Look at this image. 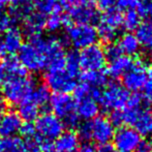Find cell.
I'll use <instances>...</instances> for the list:
<instances>
[{"mask_svg": "<svg viewBox=\"0 0 152 152\" xmlns=\"http://www.w3.org/2000/svg\"><path fill=\"white\" fill-rule=\"evenodd\" d=\"M65 56L63 45L55 37L37 36L30 38L27 44L19 50L21 65L25 70L38 72L44 69H54L65 66Z\"/></svg>", "mask_w": 152, "mask_h": 152, "instance_id": "1", "label": "cell"}, {"mask_svg": "<svg viewBox=\"0 0 152 152\" xmlns=\"http://www.w3.org/2000/svg\"><path fill=\"white\" fill-rule=\"evenodd\" d=\"M114 134L115 126L111 119L104 116H96L79 126L78 137L85 142L93 141L100 146H106L113 140Z\"/></svg>", "mask_w": 152, "mask_h": 152, "instance_id": "2", "label": "cell"}, {"mask_svg": "<svg viewBox=\"0 0 152 152\" xmlns=\"http://www.w3.org/2000/svg\"><path fill=\"white\" fill-rule=\"evenodd\" d=\"M35 86L34 80L26 76V74L22 76L8 77L2 85V96L5 102L19 106L30 96Z\"/></svg>", "mask_w": 152, "mask_h": 152, "instance_id": "3", "label": "cell"}, {"mask_svg": "<svg viewBox=\"0 0 152 152\" xmlns=\"http://www.w3.org/2000/svg\"><path fill=\"white\" fill-rule=\"evenodd\" d=\"M49 104L53 114L60 119L64 125L69 127L78 125L80 118L77 114L76 100L69 94H55L54 96H51Z\"/></svg>", "mask_w": 152, "mask_h": 152, "instance_id": "4", "label": "cell"}, {"mask_svg": "<svg viewBox=\"0 0 152 152\" xmlns=\"http://www.w3.org/2000/svg\"><path fill=\"white\" fill-rule=\"evenodd\" d=\"M35 136L42 143H50L57 140L63 132L64 124L53 113H44L35 119L33 124Z\"/></svg>", "mask_w": 152, "mask_h": 152, "instance_id": "5", "label": "cell"}, {"mask_svg": "<svg viewBox=\"0 0 152 152\" xmlns=\"http://www.w3.org/2000/svg\"><path fill=\"white\" fill-rule=\"evenodd\" d=\"M65 42L76 49H86L95 45L98 39L97 31L93 25L72 24L67 27L64 34Z\"/></svg>", "mask_w": 152, "mask_h": 152, "instance_id": "6", "label": "cell"}, {"mask_svg": "<svg viewBox=\"0 0 152 152\" xmlns=\"http://www.w3.org/2000/svg\"><path fill=\"white\" fill-rule=\"evenodd\" d=\"M77 77L74 76L64 67L48 69L45 81L49 90L54 91L56 94H68L75 91L77 87Z\"/></svg>", "mask_w": 152, "mask_h": 152, "instance_id": "7", "label": "cell"}, {"mask_svg": "<svg viewBox=\"0 0 152 152\" xmlns=\"http://www.w3.org/2000/svg\"><path fill=\"white\" fill-rule=\"evenodd\" d=\"M129 96V92L122 85L113 82L100 92L99 102L104 110L114 113L122 110L126 106Z\"/></svg>", "mask_w": 152, "mask_h": 152, "instance_id": "8", "label": "cell"}, {"mask_svg": "<svg viewBox=\"0 0 152 152\" xmlns=\"http://www.w3.org/2000/svg\"><path fill=\"white\" fill-rule=\"evenodd\" d=\"M79 62L80 67L85 72L102 70L107 62L104 48L95 44L83 49L81 53H79Z\"/></svg>", "mask_w": 152, "mask_h": 152, "instance_id": "9", "label": "cell"}, {"mask_svg": "<svg viewBox=\"0 0 152 152\" xmlns=\"http://www.w3.org/2000/svg\"><path fill=\"white\" fill-rule=\"evenodd\" d=\"M149 70L146 64L142 60H137L132 62V67L122 77V86L128 92H137L142 90L148 79Z\"/></svg>", "mask_w": 152, "mask_h": 152, "instance_id": "10", "label": "cell"}, {"mask_svg": "<svg viewBox=\"0 0 152 152\" xmlns=\"http://www.w3.org/2000/svg\"><path fill=\"white\" fill-rule=\"evenodd\" d=\"M141 141V136L130 126H120L113 137L114 148L118 152H136Z\"/></svg>", "mask_w": 152, "mask_h": 152, "instance_id": "11", "label": "cell"}, {"mask_svg": "<svg viewBox=\"0 0 152 152\" xmlns=\"http://www.w3.org/2000/svg\"><path fill=\"white\" fill-rule=\"evenodd\" d=\"M99 97L100 92L81 96L76 98V108L78 117L86 121L92 120L98 115L99 112Z\"/></svg>", "mask_w": 152, "mask_h": 152, "instance_id": "12", "label": "cell"}, {"mask_svg": "<svg viewBox=\"0 0 152 152\" xmlns=\"http://www.w3.org/2000/svg\"><path fill=\"white\" fill-rule=\"evenodd\" d=\"M66 18H67V21L74 22V24L86 25H92L93 23L98 22L99 20L97 10L95 8V6L92 5V3L81 4V5L68 7Z\"/></svg>", "mask_w": 152, "mask_h": 152, "instance_id": "13", "label": "cell"}, {"mask_svg": "<svg viewBox=\"0 0 152 152\" xmlns=\"http://www.w3.org/2000/svg\"><path fill=\"white\" fill-rule=\"evenodd\" d=\"M22 126V119L16 112H5L0 117V134L5 139L16 137L21 132Z\"/></svg>", "mask_w": 152, "mask_h": 152, "instance_id": "14", "label": "cell"}, {"mask_svg": "<svg viewBox=\"0 0 152 152\" xmlns=\"http://www.w3.org/2000/svg\"><path fill=\"white\" fill-rule=\"evenodd\" d=\"M0 42H1L4 53L12 54V53L19 52L21 47L23 46L22 32L16 27H10L4 32L2 40Z\"/></svg>", "mask_w": 152, "mask_h": 152, "instance_id": "15", "label": "cell"}, {"mask_svg": "<svg viewBox=\"0 0 152 152\" xmlns=\"http://www.w3.org/2000/svg\"><path fill=\"white\" fill-rule=\"evenodd\" d=\"M45 28H46V17L37 12H32L24 20V32L30 38L40 36Z\"/></svg>", "mask_w": 152, "mask_h": 152, "instance_id": "16", "label": "cell"}, {"mask_svg": "<svg viewBox=\"0 0 152 152\" xmlns=\"http://www.w3.org/2000/svg\"><path fill=\"white\" fill-rule=\"evenodd\" d=\"M132 126L141 137H152V110L141 109Z\"/></svg>", "mask_w": 152, "mask_h": 152, "instance_id": "17", "label": "cell"}, {"mask_svg": "<svg viewBox=\"0 0 152 152\" xmlns=\"http://www.w3.org/2000/svg\"><path fill=\"white\" fill-rule=\"evenodd\" d=\"M132 62L134 61H132V57L126 56V55H121L118 58L110 61L107 75H109L114 79L121 78L132 67Z\"/></svg>", "mask_w": 152, "mask_h": 152, "instance_id": "18", "label": "cell"}, {"mask_svg": "<svg viewBox=\"0 0 152 152\" xmlns=\"http://www.w3.org/2000/svg\"><path fill=\"white\" fill-rule=\"evenodd\" d=\"M79 146V137L76 132L68 130L63 132L57 138L55 147L59 152H74Z\"/></svg>", "mask_w": 152, "mask_h": 152, "instance_id": "19", "label": "cell"}, {"mask_svg": "<svg viewBox=\"0 0 152 152\" xmlns=\"http://www.w3.org/2000/svg\"><path fill=\"white\" fill-rule=\"evenodd\" d=\"M134 35L140 44V47L148 53H152V23H141L140 26L136 29Z\"/></svg>", "mask_w": 152, "mask_h": 152, "instance_id": "20", "label": "cell"}, {"mask_svg": "<svg viewBox=\"0 0 152 152\" xmlns=\"http://www.w3.org/2000/svg\"><path fill=\"white\" fill-rule=\"evenodd\" d=\"M120 48L122 54H126V56H136L140 52V44L137 39L136 35L130 32L123 34L119 39V42L117 44Z\"/></svg>", "mask_w": 152, "mask_h": 152, "instance_id": "21", "label": "cell"}, {"mask_svg": "<svg viewBox=\"0 0 152 152\" xmlns=\"http://www.w3.org/2000/svg\"><path fill=\"white\" fill-rule=\"evenodd\" d=\"M37 12L42 16H50L55 12H62V10L65 7L63 0H34Z\"/></svg>", "mask_w": 152, "mask_h": 152, "instance_id": "22", "label": "cell"}, {"mask_svg": "<svg viewBox=\"0 0 152 152\" xmlns=\"http://www.w3.org/2000/svg\"><path fill=\"white\" fill-rule=\"evenodd\" d=\"M39 111L40 109L33 102H31L29 98H27L25 102L19 104L18 114L22 120L24 119V120L30 122L39 116Z\"/></svg>", "mask_w": 152, "mask_h": 152, "instance_id": "23", "label": "cell"}, {"mask_svg": "<svg viewBox=\"0 0 152 152\" xmlns=\"http://www.w3.org/2000/svg\"><path fill=\"white\" fill-rule=\"evenodd\" d=\"M28 98L31 102H33L38 108L42 109L50 102V90L45 85H36Z\"/></svg>", "mask_w": 152, "mask_h": 152, "instance_id": "24", "label": "cell"}, {"mask_svg": "<svg viewBox=\"0 0 152 152\" xmlns=\"http://www.w3.org/2000/svg\"><path fill=\"white\" fill-rule=\"evenodd\" d=\"M1 152H32L27 144L20 138H8L1 141Z\"/></svg>", "mask_w": 152, "mask_h": 152, "instance_id": "25", "label": "cell"}, {"mask_svg": "<svg viewBox=\"0 0 152 152\" xmlns=\"http://www.w3.org/2000/svg\"><path fill=\"white\" fill-rule=\"evenodd\" d=\"M98 22L104 23L107 26H110L112 28L119 30L122 26V22H123V15L121 14V12L118 8H115V10L104 12L99 18Z\"/></svg>", "mask_w": 152, "mask_h": 152, "instance_id": "26", "label": "cell"}, {"mask_svg": "<svg viewBox=\"0 0 152 152\" xmlns=\"http://www.w3.org/2000/svg\"><path fill=\"white\" fill-rule=\"evenodd\" d=\"M82 81L86 84L90 85L92 87L98 88L107 84L108 81V75L102 70L97 72H85L82 75Z\"/></svg>", "mask_w": 152, "mask_h": 152, "instance_id": "27", "label": "cell"}, {"mask_svg": "<svg viewBox=\"0 0 152 152\" xmlns=\"http://www.w3.org/2000/svg\"><path fill=\"white\" fill-rule=\"evenodd\" d=\"M141 24V17L139 16L136 8L127 10L125 15L123 16V22L122 26L124 27L126 31H136V29Z\"/></svg>", "mask_w": 152, "mask_h": 152, "instance_id": "28", "label": "cell"}, {"mask_svg": "<svg viewBox=\"0 0 152 152\" xmlns=\"http://www.w3.org/2000/svg\"><path fill=\"white\" fill-rule=\"evenodd\" d=\"M68 21L65 15L62 12H55L46 18V28L51 32L58 31Z\"/></svg>", "mask_w": 152, "mask_h": 152, "instance_id": "29", "label": "cell"}, {"mask_svg": "<svg viewBox=\"0 0 152 152\" xmlns=\"http://www.w3.org/2000/svg\"><path fill=\"white\" fill-rule=\"evenodd\" d=\"M4 68H5V72L7 74L8 77H16V76H22L25 75V69L23 68V66L21 65L20 61L18 60V58H15V57H8L5 60L2 62Z\"/></svg>", "mask_w": 152, "mask_h": 152, "instance_id": "30", "label": "cell"}, {"mask_svg": "<svg viewBox=\"0 0 152 152\" xmlns=\"http://www.w3.org/2000/svg\"><path fill=\"white\" fill-rule=\"evenodd\" d=\"M65 68L74 76H78L80 72V62H79V53L77 51H70L65 56Z\"/></svg>", "mask_w": 152, "mask_h": 152, "instance_id": "31", "label": "cell"}, {"mask_svg": "<svg viewBox=\"0 0 152 152\" xmlns=\"http://www.w3.org/2000/svg\"><path fill=\"white\" fill-rule=\"evenodd\" d=\"M136 10L138 12L139 16L141 18H145L147 20H152V4L147 0L139 1L138 5L136 7Z\"/></svg>", "mask_w": 152, "mask_h": 152, "instance_id": "32", "label": "cell"}, {"mask_svg": "<svg viewBox=\"0 0 152 152\" xmlns=\"http://www.w3.org/2000/svg\"><path fill=\"white\" fill-rule=\"evenodd\" d=\"M104 55H106L107 60L109 61H112L114 59L118 58L121 55H123L117 44H109L108 47L106 49H104Z\"/></svg>", "mask_w": 152, "mask_h": 152, "instance_id": "33", "label": "cell"}, {"mask_svg": "<svg viewBox=\"0 0 152 152\" xmlns=\"http://www.w3.org/2000/svg\"><path fill=\"white\" fill-rule=\"evenodd\" d=\"M143 99L146 100L148 104H152V72H149L148 79L146 84L143 87Z\"/></svg>", "mask_w": 152, "mask_h": 152, "instance_id": "34", "label": "cell"}, {"mask_svg": "<svg viewBox=\"0 0 152 152\" xmlns=\"http://www.w3.org/2000/svg\"><path fill=\"white\" fill-rule=\"evenodd\" d=\"M118 3V0H96V5L102 12H109V10H115Z\"/></svg>", "mask_w": 152, "mask_h": 152, "instance_id": "35", "label": "cell"}, {"mask_svg": "<svg viewBox=\"0 0 152 152\" xmlns=\"http://www.w3.org/2000/svg\"><path fill=\"white\" fill-rule=\"evenodd\" d=\"M12 19L8 16H4V15H0V33L5 32L8 28H10L12 25Z\"/></svg>", "mask_w": 152, "mask_h": 152, "instance_id": "36", "label": "cell"}, {"mask_svg": "<svg viewBox=\"0 0 152 152\" xmlns=\"http://www.w3.org/2000/svg\"><path fill=\"white\" fill-rule=\"evenodd\" d=\"M74 152H95V147L90 142H84L82 144H79Z\"/></svg>", "mask_w": 152, "mask_h": 152, "instance_id": "37", "label": "cell"}, {"mask_svg": "<svg viewBox=\"0 0 152 152\" xmlns=\"http://www.w3.org/2000/svg\"><path fill=\"white\" fill-rule=\"evenodd\" d=\"M136 152H152V141H141Z\"/></svg>", "mask_w": 152, "mask_h": 152, "instance_id": "38", "label": "cell"}, {"mask_svg": "<svg viewBox=\"0 0 152 152\" xmlns=\"http://www.w3.org/2000/svg\"><path fill=\"white\" fill-rule=\"evenodd\" d=\"M65 7H72L75 5H81V4H89L92 3L93 0H63Z\"/></svg>", "mask_w": 152, "mask_h": 152, "instance_id": "39", "label": "cell"}, {"mask_svg": "<svg viewBox=\"0 0 152 152\" xmlns=\"http://www.w3.org/2000/svg\"><path fill=\"white\" fill-rule=\"evenodd\" d=\"M7 2L12 3V7L15 6H27V5H30L31 2H33L34 0H6Z\"/></svg>", "mask_w": 152, "mask_h": 152, "instance_id": "40", "label": "cell"}, {"mask_svg": "<svg viewBox=\"0 0 152 152\" xmlns=\"http://www.w3.org/2000/svg\"><path fill=\"white\" fill-rule=\"evenodd\" d=\"M38 152H59V151L56 149L55 145H52L50 143H45V144L42 145V147H40Z\"/></svg>", "mask_w": 152, "mask_h": 152, "instance_id": "41", "label": "cell"}, {"mask_svg": "<svg viewBox=\"0 0 152 152\" xmlns=\"http://www.w3.org/2000/svg\"><path fill=\"white\" fill-rule=\"evenodd\" d=\"M6 79H7V74L5 72V68H4L3 64L0 63V86L4 84Z\"/></svg>", "mask_w": 152, "mask_h": 152, "instance_id": "42", "label": "cell"}, {"mask_svg": "<svg viewBox=\"0 0 152 152\" xmlns=\"http://www.w3.org/2000/svg\"><path fill=\"white\" fill-rule=\"evenodd\" d=\"M6 112V102L3 98L2 94H0V117Z\"/></svg>", "mask_w": 152, "mask_h": 152, "instance_id": "43", "label": "cell"}, {"mask_svg": "<svg viewBox=\"0 0 152 152\" xmlns=\"http://www.w3.org/2000/svg\"><path fill=\"white\" fill-rule=\"evenodd\" d=\"M95 152H118V151L114 147L106 145V146H100L97 150H95Z\"/></svg>", "mask_w": 152, "mask_h": 152, "instance_id": "44", "label": "cell"}, {"mask_svg": "<svg viewBox=\"0 0 152 152\" xmlns=\"http://www.w3.org/2000/svg\"><path fill=\"white\" fill-rule=\"evenodd\" d=\"M6 0H0V15H2V12H3L4 7H5L6 4Z\"/></svg>", "mask_w": 152, "mask_h": 152, "instance_id": "45", "label": "cell"}, {"mask_svg": "<svg viewBox=\"0 0 152 152\" xmlns=\"http://www.w3.org/2000/svg\"><path fill=\"white\" fill-rule=\"evenodd\" d=\"M4 54V51H3V48H2V45H1V42H0V57Z\"/></svg>", "mask_w": 152, "mask_h": 152, "instance_id": "46", "label": "cell"}, {"mask_svg": "<svg viewBox=\"0 0 152 152\" xmlns=\"http://www.w3.org/2000/svg\"><path fill=\"white\" fill-rule=\"evenodd\" d=\"M0 152H1V141H0Z\"/></svg>", "mask_w": 152, "mask_h": 152, "instance_id": "47", "label": "cell"}, {"mask_svg": "<svg viewBox=\"0 0 152 152\" xmlns=\"http://www.w3.org/2000/svg\"><path fill=\"white\" fill-rule=\"evenodd\" d=\"M147 1H148V2H150V3L152 4V0H147Z\"/></svg>", "mask_w": 152, "mask_h": 152, "instance_id": "48", "label": "cell"}]
</instances>
